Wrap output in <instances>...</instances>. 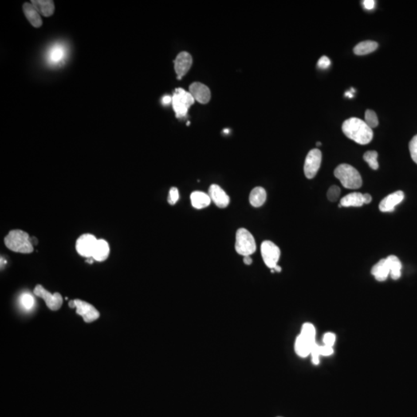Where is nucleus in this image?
Returning <instances> with one entry per match:
<instances>
[{
	"mask_svg": "<svg viewBox=\"0 0 417 417\" xmlns=\"http://www.w3.org/2000/svg\"><path fill=\"white\" fill-rule=\"evenodd\" d=\"M340 194V188L337 186H332L328 190V193H327V196H328V200L331 201V202H335L339 199Z\"/></svg>",
	"mask_w": 417,
	"mask_h": 417,
	"instance_id": "29",
	"label": "nucleus"
},
{
	"mask_svg": "<svg viewBox=\"0 0 417 417\" xmlns=\"http://www.w3.org/2000/svg\"><path fill=\"white\" fill-rule=\"evenodd\" d=\"M377 48V43L375 42V41H371V40H367V41H364V42L359 43L358 45L355 46V48H354V53H355V54L359 55V56H363V55L372 53Z\"/></svg>",
	"mask_w": 417,
	"mask_h": 417,
	"instance_id": "24",
	"label": "nucleus"
},
{
	"mask_svg": "<svg viewBox=\"0 0 417 417\" xmlns=\"http://www.w3.org/2000/svg\"><path fill=\"white\" fill-rule=\"evenodd\" d=\"M403 199H404L403 192L397 191L392 193V194L385 197L384 199L381 201L380 204H379V210L383 213L393 212L395 206L403 202Z\"/></svg>",
	"mask_w": 417,
	"mask_h": 417,
	"instance_id": "14",
	"label": "nucleus"
},
{
	"mask_svg": "<svg viewBox=\"0 0 417 417\" xmlns=\"http://www.w3.org/2000/svg\"><path fill=\"white\" fill-rule=\"evenodd\" d=\"M244 264H246V265H250L253 262L252 261V258L250 257V256H246V257H244Z\"/></svg>",
	"mask_w": 417,
	"mask_h": 417,
	"instance_id": "40",
	"label": "nucleus"
},
{
	"mask_svg": "<svg viewBox=\"0 0 417 417\" xmlns=\"http://www.w3.org/2000/svg\"><path fill=\"white\" fill-rule=\"evenodd\" d=\"M409 148H410L412 159L417 164V135L410 141Z\"/></svg>",
	"mask_w": 417,
	"mask_h": 417,
	"instance_id": "30",
	"label": "nucleus"
},
{
	"mask_svg": "<svg viewBox=\"0 0 417 417\" xmlns=\"http://www.w3.org/2000/svg\"><path fill=\"white\" fill-rule=\"evenodd\" d=\"M190 199H191L192 206L198 210L207 207L208 206H210L211 202V199L209 194L200 191L193 192L190 196Z\"/></svg>",
	"mask_w": 417,
	"mask_h": 417,
	"instance_id": "19",
	"label": "nucleus"
},
{
	"mask_svg": "<svg viewBox=\"0 0 417 417\" xmlns=\"http://www.w3.org/2000/svg\"><path fill=\"white\" fill-rule=\"evenodd\" d=\"M193 64V58L191 55L187 52H181L174 60L175 73L178 80H181L182 77L188 73Z\"/></svg>",
	"mask_w": 417,
	"mask_h": 417,
	"instance_id": "11",
	"label": "nucleus"
},
{
	"mask_svg": "<svg viewBox=\"0 0 417 417\" xmlns=\"http://www.w3.org/2000/svg\"><path fill=\"white\" fill-rule=\"evenodd\" d=\"M70 308H76L77 315H80L87 323L96 321L100 316L98 311L89 303L76 299L69 302Z\"/></svg>",
	"mask_w": 417,
	"mask_h": 417,
	"instance_id": "6",
	"label": "nucleus"
},
{
	"mask_svg": "<svg viewBox=\"0 0 417 417\" xmlns=\"http://www.w3.org/2000/svg\"><path fill=\"white\" fill-rule=\"evenodd\" d=\"M364 204L363 194L360 193H352L343 197L340 200L342 207H360Z\"/></svg>",
	"mask_w": 417,
	"mask_h": 417,
	"instance_id": "21",
	"label": "nucleus"
},
{
	"mask_svg": "<svg viewBox=\"0 0 417 417\" xmlns=\"http://www.w3.org/2000/svg\"><path fill=\"white\" fill-rule=\"evenodd\" d=\"M317 146H321V142H317Z\"/></svg>",
	"mask_w": 417,
	"mask_h": 417,
	"instance_id": "43",
	"label": "nucleus"
},
{
	"mask_svg": "<svg viewBox=\"0 0 417 417\" xmlns=\"http://www.w3.org/2000/svg\"><path fill=\"white\" fill-rule=\"evenodd\" d=\"M256 242L253 235L244 228L237 230L236 234L235 249L240 255L250 256L256 251Z\"/></svg>",
	"mask_w": 417,
	"mask_h": 417,
	"instance_id": "5",
	"label": "nucleus"
},
{
	"mask_svg": "<svg viewBox=\"0 0 417 417\" xmlns=\"http://www.w3.org/2000/svg\"><path fill=\"white\" fill-rule=\"evenodd\" d=\"M330 65H331V60L325 56H323L319 59V62H318V67L321 70L328 69Z\"/></svg>",
	"mask_w": 417,
	"mask_h": 417,
	"instance_id": "35",
	"label": "nucleus"
},
{
	"mask_svg": "<svg viewBox=\"0 0 417 417\" xmlns=\"http://www.w3.org/2000/svg\"><path fill=\"white\" fill-rule=\"evenodd\" d=\"M261 254L266 266L270 269H273L277 266L281 257V250L276 244L271 241H266L261 244Z\"/></svg>",
	"mask_w": 417,
	"mask_h": 417,
	"instance_id": "7",
	"label": "nucleus"
},
{
	"mask_svg": "<svg viewBox=\"0 0 417 417\" xmlns=\"http://www.w3.org/2000/svg\"><path fill=\"white\" fill-rule=\"evenodd\" d=\"M333 347L328 346V345H320V354L321 356H330L333 354Z\"/></svg>",
	"mask_w": 417,
	"mask_h": 417,
	"instance_id": "36",
	"label": "nucleus"
},
{
	"mask_svg": "<svg viewBox=\"0 0 417 417\" xmlns=\"http://www.w3.org/2000/svg\"><path fill=\"white\" fill-rule=\"evenodd\" d=\"M209 196L211 201L219 208H226L230 203V197L221 186L213 184L209 189Z\"/></svg>",
	"mask_w": 417,
	"mask_h": 417,
	"instance_id": "15",
	"label": "nucleus"
},
{
	"mask_svg": "<svg viewBox=\"0 0 417 417\" xmlns=\"http://www.w3.org/2000/svg\"><path fill=\"white\" fill-rule=\"evenodd\" d=\"M335 341H336V336L332 332L325 333V335H324V338H323L324 344L328 345V346L333 347L335 343Z\"/></svg>",
	"mask_w": 417,
	"mask_h": 417,
	"instance_id": "34",
	"label": "nucleus"
},
{
	"mask_svg": "<svg viewBox=\"0 0 417 417\" xmlns=\"http://www.w3.org/2000/svg\"><path fill=\"white\" fill-rule=\"evenodd\" d=\"M190 93L197 102L207 104L211 98V93L207 86L202 83H193L190 86Z\"/></svg>",
	"mask_w": 417,
	"mask_h": 417,
	"instance_id": "13",
	"label": "nucleus"
},
{
	"mask_svg": "<svg viewBox=\"0 0 417 417\" xmlns=\"http://www.w3.org/2000/svg\"><path fill=\"white\" fill-rule=\"evenodd\" d=\"M172 98V108L175 111V116L178 119H182L187 115L188 111L195 102L190 91H186L183 88H177L174 92Z\"/></svg>",
	"mask_w": 417,
	"mask_h": 417,
	"instance_id": "4",
	"label": "nucleus"
},
{
	"mask_svg": "<svg viewBox=\"0 0 417 417\" xmlns=\"http://www.w3.org/2000/svg\"><path fill=\"white\" fill-rule=\"evenodd\" d=\"M224 131L225 133H226V134L229 133V130H228V129H225L224 131Z\"/></svg>",
	"mask_w": 417,
	"mask_h": 417,
	"instance_id": "42",
	"label": "nucleus"
},
{
	"mask_svg": "<svg viewBox=\"0 0 417 417\" xmlns=\"http://www.w3.org/2000/svg\"><path fill=\"white\" fill-rule=\"evenodd\" d=\"M310 355L312 356V360L313 364L319 365V358L321 356V354H320V345L319 344L315 343L314 344Z\"/></svg>",
	"mask_w": 417,
	"mask_h": 417,
	"instance_id": "33",
	"label": "nucleus"
},
{
	"mask_svg": "<svg viewBox=\"0 0 417 417\" xmlns=\"http://www.w3.org/2000/svg\"><path fill=\"white\" fill-rule=\"evenodd\" d=\"M344 95H345V97H348V98H353L354 96L353 93H352V91H351V90H350L349 91H347V92H345Z\"/></svg>",
	"mask_w": 417,
	"mask_h": 417,
	"instance_id": "41",
	"label": "nucleus"
},
{
	"mask_svg": "<svg viewBox=\"0 0 417 417\" xmlns=\"http://www.w3.org/2000/svg\"><path fill=\"white\" fill-rule=\"evenodd\" d=\"M23 9L26 19L33 27L39 28L42 26V19L40 17V14L32 3H24Z\"/></svg>",
	"mask_w": 417,
	"mask_h": 417,
	"instance_id": "17",
	"label": "nucleus"
},
{
	"mask_svg": "<svg viewBox=\"0 0 417 417\" xmlns=\"http://www.w3.org/2000/svg\"><path fill=\"white\" fill-rule=\"evenodd\" d=\"M4 243L8 249L16 253H31L33 251L29 234L23 230H11L4 239Z\"/></svg>",
	"mask_w": 417,
	"mask_h": 417,
	"instance_id": "2",
	"label": "nucleus"
},
{
	"mask_svg": "<svg viewBox=\"0 0 417 417\" xmlns=\"http://www.w3.org/2000/svg\"><path fill=\"white\" fill-rule=\"evenodd\" d=\"M32 5L40 14L44 17H50L54 13V3L50 0H33Z\"/></svg>",
	"mask_w": 417,
	"mask_h": 417,
	"instance_id": "20",
	"label": "nucleus"
},
{
	"mask_svg": "<svg viewBox=\"0 0 417 417\" xmlns=\"http://www.w3.org/2000/svg\"><path fill=\"white\" fill-rule=\"evenodd\" d=\"M172 101V98L170 96V95H166V96L162 98V102L164 105H168V104H171Z\"/></svg>",
	"mask_w": 417,
	"mask_h": 417,
	"instance_id": "38",
	"label": "nucleus"
},
{
	"mask_svg": "<svg viewBox=\"0 0 417 417\" xmlns=\"http://www.w3.org/2000/svg\"><path fill=\"white\" fill-rule=\"evenodd\" d=\"M301 334L305 335V336L310 338V339L315 340L316 329H315V327L314 326V324H312V323H304L302 325V328H301Z\"/></svg>",
	"mask_w": 417,
	"mask_h": 417,
	"instance_id": "28",
	"label": "nucleus"
},
{
	"mask_svg": "<svg viewBox=\"0 0 417 417\" xmlns=\"http://www.w3.org/2000/svg\"><path fill=\"white\" fill-rule=\"evenodd\" d=\"M65 57V49L60 45L53 46L48 54V60L53 64H57L62 61Z\"/></svg>",
	"mask_w": 417,
	"mask_h": 417,
	"instance_id": "25",
	"label": "nucleus"
},
{
	"mask_svg": "<svg viewBox=\"0 0 417 417\" xmlns=\"http://www.w3.org/2000/svg\"><path fill=\"white\" fill-rule=\"evenodd\" d=\"M386 261L388 263L392 278L393 280H398L400 278L401 273H402V264L399 259L395 256L391 255L386 257Z\"/></svg>",
	"mask_w": 417,
	"mask_h": 417,
	"instance_id": "23",
	"label": "nucleus"
},
{
	"mask_svg": "<svg viewBox=\"0 0 417 417\" xmlns=\"http://www.w3.org/2000/svg\"><path fill=\"white\" fill-rule=\"evenodd\" d=\"M33 292L35 295L44 299L47 306L52 311H57L62 306L63 297L60 294H51L40 284L36 286Z\"/></svg>",
	"mask_w": 417,
	"mask_h": 417,
	"instance_id": "9",
	"label": "nucleus"
},
{
	"mask_svg": "<svg viewBox=\"0 0 417 417\" xmlns=\"http://www.w3.org/2000/svg\"><path fill=\"white\" fill-rule=\"evenodd\" d=\"M363 159L368 163V166L373 170H377L379 169V163H378L377 151H366L363 155Z\"/></svg>",
	"mask_w": 417,
	"mask_h": 417,
	"instance_id": "26",
	"label": "nucleus"
},
{
	"mask_svg": "<svg viewBox=\"0 0 417 417\" xmlns=\"http://www.w3.org/2000/svg\"><path fill=\"white\" fill-rule=\"evenodd\" d=\"M267 199V193L262 187H256L252 190L250 195V204L253 207H261Z\"/></svg>",
	"mask_w": 417,
	"mask_h": 417,
	"instance_id": "22",
	"label": "nucleus"
},
{
	"mask_svg": "<svg viewBox=\"0 0 417 417\" xmlns=\"http://www.w3.org/2000/svg\"><path fill=\"white\" fill-rule=\"evenodd\" d=\"M110 253L109 244L104 240H98L92 258L95 261L102 262L108 259Z\"/></svg>",
	"mask_w": 417,
	"mask_h": 417,
	"instance_id": "18",
	"label": "nucleus"
},
{
	"mask_svg": "<svg viewBox=\"0 0 417 417\" xmlns=\"http://www.w3.org/2000/svg\"><path fill=\"white\" fill-rule=\"evenodd\" d=\"M98 239L90 233L80 236L76 242V250L82 257L91 258L95 251Z\"/></svg>",
	"mask_w": 417,
	"mask_h": 417,
	"instance_id": "10",
	"label": "nucleus"
},
{
	"mask_svg": "<svg viewBox=\"0 0 417 417\" xmlns=\"http://www.w3.org/2000/svg\"><path fill=\"white\" fill-rule=\"evenodd\" d=\"M365 122L366 124L369 126L370 128H376L379 124L377 115L372 110H367L365 115Z\"/></svg>",
	"mask_w": 417,
	"mask_h": 417,
	"instance_id": "27",
	"label": "nucleus"
},
{
	"mask_svg": "<svg viewBox=\"0 0 417 417\" xmlns=\"http://www.w3.org/2000/svg\"><path fill=\"white\" fill-rule=\"evenodd\" d=\"M321 163V152L318 148L311 150L304 162V172L308 179H313L318 173Z\"/></svg>",
	"mask_w": 417,
	"mask_h": 417,
	"instance_id": "8",
	"label": "nucleus"
},
{
	"mask_svg": "<svg viewBox=\"0 0 417 417\" xmlns=\"http://www.w3.org/2000/svg\"><path fill=\"white\" fill-rule=\"evenodd\" d=\"M343 133L358 144L367 145L373 138V131L365 121L351 118L343 124Z\"/></svg>",
	"mask_w": 417,
	"mask_h": 417,
	"instance_id": "1",
	"label": "nucleus"
},
{
	"mask_svg": "<svg viewBox=\"0 0 417 417\" xmlns=\"http://www.w3.org/2000/svg\"><path fill=\"white\" fill-rule=\"evenodd\" d=\"M363 199H364V204H368L372 202V196L369 194H363Z\"/></svg>",
	"mask_w": 417,
	"mask_h": 417,
	"instance_id": "39",
	"label": "nucleus"
},
{
	"mask_svg": "<svg viewBox=\"0 0 417 417\" xmlns=\"http://www.w3.org/2000/svg\"><path fill=\"white\" fill-rule=\"evenodd\" d=\"M23 306L26 309H31L34 305V298L29 294H24L21 297Z\"/></svg>",
	"mask_w": 417,
	"mask_h": 417,
	"instance_id": "31",
	"label": "nucleus"
},
{
	"mask_svg": "<svg viewBox=\"0 0 417 417\" xmlns=\"http://www.w3.org/2000/svg\"><path fill=\"white\" fill-rule=\"evenodd\" d=\"M335 176L340 181L344 188L348 190L359 189L363 185L360 173L353 166L348 164H341L334 172Z\"/></svg>",
	"mask_w": 417,
	"mask_h": 417,
	"instance_id": "3",
	"label": "nucleus"
},
{
	"mask_svg": "<svg viewBox=\"0 0 417 417\" xmlns=\"http://www.w3.org/2000/svg\"><path fill=\"white\" fill-rule=\"evenodd\" d=\"M179 199V190L175 187L170 189L169 196H168V202L170 205H175Z\"/></svg>",
	"mask_w": 417,
	"mask_h": 417,
	"instance_id": "32",
	"label": "nucleus"
},
{
	"mask_svg": "<svg viewBox=\"0 0 417 417\" xmlns=\"http://www.w3.org/2000/svg\"><path fill=\"white\" fill-rule=\"evenodd\" d=\"M375 5V2L374 0H365V1H363V6L367 10H371V9H374Z\"/></svg>",
	"mask_w": 417,
	"mask_h": 417,
	"instance_id": "37",
	"label": "nucleus"
},
{
	"mask_svg": "<svg viewBox=\"0 0 417 417\" xmlns=\"http://www.w3.org/2000/svg\"><path fill=\"white\" fill-rule=\"evenodd\" d=\"M316 343L315 340L300 333L294 343V351L299 357L306 358L312 352V347Z\"/></svg>",
	"mask_w": 417,
	"mask_h": 417,
	"instance_id": "12",
	"label": "nucleus"
},
{
	"mask_svg": "<svg viewBox=\"0 0 417 417\" xmlns=\"http://www.w3.org/2000/svg\"><path fill=\"white\" fill-rule=\"evenodd\" d=\"M371 273L378 281L383 282L386 281V279L388 278L389 275H390V268H389L386 258L382 259L377 264H375L372 267Z\"/></svg>",
	"mask_w": 417,
	"mask_h": 417,
	"instance_id": "16",
	"label": "nucleus"
}]
</instances>
